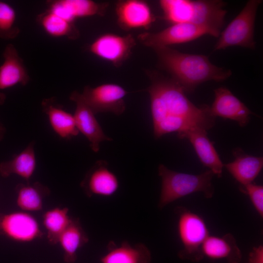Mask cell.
<instances>
[{
	"instance_id": "52a82bcc",
	"label": "cell",
	"mask_w": 263,
	"mask_h": 263,
	"mask_svg": "<svg viewBox=\"0 0 263 263\" xmlns=\"http://www.w3.org/2000/svg\"><path fill=\"white\" fill-rule=\"evenodd\" d=\"M205 35L216 37L207 28L181 23L173 24L158 32H143L137 36V39L143 45L153 49L190 42Z\"/></svg>"
},
{
	"instance_id": "cb8c5ba5",
	"label": "cell",
	"mask_w": 263,
	"mask_h": 263,
	"mask_svg": "<svg viewBox=\"0 0 263 263\" xmlns=\"http://www.w3.org/2000/svg\"><path fill=\"white\" fill-rule=\"evenodd\" d=\"M15 190L17 206L26 211L41 210L44 199L50 193L48 187L38 182L32 184L30 183L19 184Z\"/></svg>"
},
{
	"instance_id": "4316f807",
	"label": "cell",
	"mask_w": 263,
	"mask_h": 263,
	"mask_svg": "<svg viewBox=\"0 0 263 263\" xmlns=\"http://www.w3.org/2000/svg\"><path fill=\"white\" fill-rule=\"evenodd\" d=\"M15 9L8 3L0 0V38L11 39L16 38L20 30L16 24Z\"/></svg>"
},
{
	"instance_id": "e0dca14e",
	"label": "cell",
	"mask_w": 263,
	"mask_h": 263,
	"mask_svg": "<svg viewBox=\"0 0 263 263\" xmlns=\"http://www.w3.org/2000/svg\"><path fill=\"white\" fill-rule=\"evenodd\" d=\"M185 138L192 145L202 164L220 178L224 164L207 137V130L199 127L192 128L184 134V138Z\"/></svg>"
},
{
	"instance_id": "4fadbf2b",
	"label": "cell",
	"mask_w": 263,
	"mask_h": 263,
	"mask_svg": "<svg viewBox=\"0 0 263 263\" xmlns=\"http://www.w3.org/2000/svg\"><path fill=\"white\" fill-rule=\"evenodd\" d=\"M108 166L106 161L98 160L85 175L80 186L87 196L109 197L117 191L118 179Z\"/></svg>"
},
{
	"instance_id": "7402d4cb",
	"label": "cell",
	"mask_w": 263,
	"mask_h": 263,
	"mask_svg": "<svg viewBox=\"0 0 263 263\" xmlns=\"http://www.w3.org/2000/svg\"><path fill=\"white\" fill-rule=\"evenodd\" d=\"M35 144V141H32L22 151L15 154L11 160L1 162L0 174L3 177L16 174L26 183H30L36 167Z\"/></svg>"
},
{
	"instance_id": "603a6c76",
	"label": "cell",
	"mask_w": 263,
	"mask_h": 263,
	"mask_svg": "<svg viewBox=\"0 0 263 263\" xmlns=\"http://www.w3.org/2000/svg\"><path fill=\"white\" fill-rule=\"evenodd\" d=\"M89 242V238L78 218H71L58 240L64 252V260L74 263L77 258L78 250Z\"/></svg>"
},
{
	"instance_id": "ba28073f",
	"label": "cell",
	"mask_w": 263,
	"mask_h": 263,
	"mask_svg": "<svg viewBox=\"0 0 263 263\" xmlns=\"http://www.w3.org/2000/svg\"><path fill=\"white\" fill-rule=\"evenodd\" d=\"M127 94L118 84L105 83L94 87L86 86L81 94L95 114L108 112L120 115L126 110L124 98Z\"/></svg>"
},
{
	"instance_id": "d4e9b609",
	"label": "cell",
	"mask_w": 263,
	"mask_h": 263,
	"mask_svg": "<svg viewBox=\"0 0 263 263\" xmlns=\"http://www.w3.org/2000/svg\"><path fill=\"white\" fill-rule=\"evenodd\" d=\"M38 20L45 33L51 37L76 39L79 36V31L74 22L68 21L49 10L40 14Z\"/></svg>"
},
{
	"instance_id": "7c38bea8",
	"label": "cell",
	"mask_w": 263,
	"mask_h": 263,
	"mask_svg": "<svg viewBox=\"0 0 263 263\" xmlns=\"http://www.w3.org/2000/svg\"><path fill=\"white\" fill-rule=\"evenodd\" d=\"M0 233L19 242H31L43 235L36 219L21 211L0 213Z\"/></svg>"
},
{
	"instance_id": "4dcf8cb0",
	"label": "cell",
	"mask_w": 263,
	"mask_h": 263,
	"mask_svg": "<svg viewBox=\"0 0 263 263\" xmlns=\"http://www.w3.org/2000/svg\"><path fill=\"white\" fill-rule=\"evenodd\" d=\"M5 99V95L2 93H0V105L2 104L4 102Z\"/></svg>"
},
{
	"instance_id": "484cf974",
	"label": "cell",
	"mask_w": 263,
	"mask_h": 263,
	"mask_svg": "<svg viewBox=\"0 0 263 263\" xmlns=\"http://www.w3.org/2000/svg\"><path fill=\"white\" fill-rule=\"evenodd\" d=\"M68 212L67 207H57L48 210L43 215V224L50 244L55 245L58 243L60 236L67 227L71 219Z\"/></svg>"
},
{
	"instance_id": "ffe728a7",
	"label": "cell",
	"mask_w": 263,
	"mask_h": 263,
	"mask_svg": "<svg viewBox=\"0 0 263 263\" xmlns=\"http://www.w3.org/2000/svg\"><path fill=\"white\" fill-rule=\"evenodd\" d=\"M41 107L52 129L60 137L69 140L78 134L74 115L56 104L54 97L44 99Z\"/></svg>"
},
{
	"instance_id": "d6986e66",
	"label": "cell",
	"mask_w": 263,
	"mask_h": 263,
	"mask_svg": "<svg viewBox=\"0 0 263 263\" xmlns=\"http://www.w3.org/2000/svg\"><path fill=\"white\" fill-rule=\"evenodd\" d=\"M233 154L235 160L224 167L241 185L252 183L263 168V157L247 154L240 148L234 149Z\"/></svg>"
},
{
	"instance_id": "5bb4252c",
	"label": "cell",
	"mask_w": 263,
	"mask_h": 263,
	"mask_svg": "<svg viewBox=\"0 0 263 263\" xmlns=\"http://www.w3.org/2000/svg\"><path fill=\"white\" fill-rule=\"evenodd\" d=\"M215 98L210 112L212 116L234 120L241 127L249 122L250 114H254L248 107L227 88L221 87L214 90Z\"/></svg>"
},
{
	"instance_id": "8fae6325",
	"label": "cell",
	"mask_w": 263,
	"mask_h": 263,
	"mask_svg": "<svg viewBox=\"0 0 263 263\" xmlns=\"http://www.w3.org/2000/svg\"><path fill=\"white\" fill-rule=\"evenodd\" d=\"M119 27L125 31L149 29L155 21L148 3L143 0H121L115 3Z\"/></svg>"
},
{
	"instance_id": "3957f363",
	"label": "cell",
	"mask_w": 263,
	"mask_h": 263,
	"mask_svg": "<svg viewBox=\"0 0 263 263\" xmlns=\"http://www.w3.org/2000/svg\"><path fill=\"white\" fill-rule=\"evenodd\" d=\"M162 19L173 24L186 23L211 30L219 37L225 23L226 3L219 0H160Z\"/></svg>"
},
{
	"instance_id": "9c48e42d",
	"label": "cell",
	"mask_w": 263,
	"mask_h": 263,
	"mask_svg": "<svg viewBox=\"0 0 263 263\" xmlns=\"http://www.w3.org/2000/svg\"><path fill=\"white\" fill-rule=\"evenodd\" d=\"M136 44L131 34L121 36L107 33L96 38L89 45V50L100 59L119 67L130 57Z\"/></svg>"
},
{
	"instance_id": "44dd1931",
	"label": "cell",
	"mask_w": 263,
	"mask_h": 263,
	"mask_svg": "<svg viewBox=\"0 0 263 263\" xmlns=\"http://www.w3.org/2000/svg\"><path fill=\"white\" fill-rule=\"evenodd\" d=\"M100 260L101 263H150L151 254L142 243L131 244L125 241L116 244L111 242Z\"/></svg>"
},
{
	"instance_id": "277c9868",
	"label": "cell",
	"mask_w": 263,
	"mask_h": 263,
	"mask_svg": "<svg viewBox=\"0 0 263 263\" xmlns=\"http://www.w3.org/2000/svg\"><path fill=\"white\" fill-rule=\"evenodd\" d=\"M158 171L161 179L158 205L161 209L168 204L195 192H202L207 198H211L214 194L211 181L214 174L209 169L194 175L177 172L160 164Z\"/></svg>"
},
{
	"instance_id": "2e32d148",
	"label": "cell",
	"mask_w": 263,
	"mask_h": 263,
	"mask_svg": "<svg viewBox=\"0 0 263 263\" xmlns=\"http://www.w3.org/2000/svg\"><path fill=\"white\" fill-rule=\"evenodd\" d=\"M3 61L0 66V90L18 84L26 85L30 77L23 61L12 44H8L3 52Z\"/></svg>"
},
{
	"instance_id": "f546056e",
	"label": "cell",
	"mask_w": 263,
	"mask_h": 263,
	"mask_svg": "<svg viewBox=\"0 0 263 263\" xmlns=\"http://www.w3.org/2000/svg\"><path fill=\"white\" fill-rule=\"evenodd\" d=\"M6 132L4 126L0 122V141L3 139Z\"/></svg>"
},
{
	"instance_id": "83f0119b",
	"label": "cell",
	"mask_w": 263,
	"mask_h": 263,
	"mask_svg": "<svg viewBox=\"0 0 263 263\" xmlns=\"http://www.w3.org/2000/svg\"><path fill=\"white\" fill-rule=\"evenodd\" d=\"M240 190L248 195L254 208L259 214L263 217V187L253 183L242 186Z\"/></svg>"
},
{
	"instance_id": "5b68a950",
	"label": "cell",
	"mask_w": 263,
	"mask_h": 263,
	"mask_svg": "<svg viewBox=\"0 0 263 263\" xmlns=\"http://www.w3.org/2000/svg\"><path fill=\"white\" fill-rule=\"evenodd\" d=\"M175 212L178 216V234L183 246L179 257L192 262L201 260L203 258L201 247L209 235L204 220L184 207H176Z\"/></svg>"
},
{
	"instance_id": "6da1fadb",
	"label": "cell",
	"mask_w": 263,
	"mask_h": 263,
	"mask_svg": "<svg viewBox=\"0 0 263 263\" xmlns=\"http://www.w3.org/2000/svg\"><path fill=\"white\" fill-rule=\"evenodd\" d=\"M146 74L150 81L146 90L150 98L155 139L172 132H176L179 138L183 139L186 132L192 128L207 130L214 126L216 117L211 114L209 106H195L170 77L154 70H147Z\"/></svg>"
},
{
	"instance_id": "7a4b0ae2",
	"label": "cell",
	"mask_w": 263,
	"mask_h": 263,
	"mask_svg": "<svg viewBox=\"0 0 263 263\" xmlns=\"http://www.w3.org/2000/svg\"><path fill=\"white\" fill-rule=\"evenodd\" d=\"M158 59V66L168 72L185 93H190L200 84L213 80L222 81L232 74L212 64L207 56L183 53L169 47L152 49Z\"/></svg>"
},
{
	"instance_id": "9a60e30c",
	"label": "cell",
	"mask_w": 263,
	"mask_h": 263,
	"mask_svg": "<svg viewBox=\"0 0 263 263\" xmlns=\"http://www.w3.org/2000/svg\"><path fill=\"white\" fill-rule=\"evenodd\" d=\"M47 3L48 10L72 22L78 18L103 16L109 5L91 0H56Z\"/></svg>"
},
{
	"instance_id": "f1b7e54d",
	"label": "cell",
	"mask_w": 263,
	"mask_h": 263,
	"mask_svg": "<svg viewBox=\"0 0 263 263\" xmlns=\"http://www.w3.org/2000/svg\"><path fill=\"white\" fill-rule=\"evenodd\" d=\"M246 263H263V246L254 247L249 255Z\"/></svg>"
},
{
	"instance_id": "30bf717a",
	"label": "cell",
	"mask_w": 263,
	"mask_h": 263,
	"mask_svg": "<svg viewBox=\"0 0 263 263\" xmlns=\"http://www.w3.org/2000/svg\"><path fill=\"white\" fill-rule=\"evenodd\" d=\"M70 99L75 104L74 117L79 132L88 140L92 150L97 152L102 142L112 141V139L105 134L95 114L86 104L81 93L73 91Z\"/></svg>"
},
{
	"instance_id": "8992f818",
	"label": "cell",
	"mask_w": 263,
	"mask_h": 263,
	"mask_svg": "<svg viewBox=\"0 0 263 263\" xmlns=\"http://www.w3.org/2000/svg\"><path fill=\"white\" fill-rule=\"evenodd\" d=\"M261 0H250L239 14L220 33L214 51L231 46L254 49V23L258 8Z\"/></svg>"
},
{
	"instance_id": "ac0fdd59",
	"label": "cell",
	"mask_w": 263,
	"mask_h": 263,
	"mask_svg": "<svg viewBox=\"0 0 263 263\" xmlns=\"http://www.w3.org/2000/svg\"><path fill=\"white\" fill-rule=\"evenodd\" d=\"M203 256L214 260H225L227 263H239L242 252L232 234L227 233L222 237L209 235L201 247Z\"/></svg>"
}]
</instances>
